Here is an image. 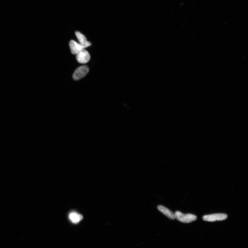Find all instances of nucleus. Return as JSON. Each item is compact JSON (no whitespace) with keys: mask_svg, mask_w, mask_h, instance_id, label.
I'll return each instance as SVG.
<instances>
[{"mask_svg":"<svg viewBox=\"0 0 248 248\" xmlns=\"http://www.w3.org/2000/svg\"><path fill=\"white\" fill-rule=\"evenodd\" d=\"M175 219L180 222L184 223H190L196 220L197 217L194 215L191 214H184L181 212L177 211L174 213Z\"/></svg>","mask_w":248,"mask_h":248,"instance_id":"f257e3e1","label":"nucleus"},{"mask_svg":"<svg viewBox=\"0 0 248 248\" xmlns=\"http://www.w3.org/2000/svg\"><path fill=\"white\" fill-rule=\"evenodd\" d=\"M69 45L71 53L76 54L81 50L91 46V43L90 42L87 41L86 43L82 44L76 42L75 41L71 40L70 41Z\"/></svg>","mask_w":248,"mask_h":248,"instance_id":"f03ea898","label":"nucleus"},{"mask_svg":"<svg viewBox=\"0 0 248 248\" xmlns=\"http://www.w3.org/2000/svg\"><path fill=\"white\" fill-rule=\"evenodd\" d=\"M89 71V69L87 65H83L79 67L74 72L73 78L75 80L81 79L84 77Z\"/></svg>","mask_w":248,"mask_h":248,"instance_id":"7ed1b4c3","label":"nucleus"},{"mask_svg":"<svg viewBox=\"0 0 248 248\" xmlns=\"http://www.w3.org/2000/svg\"><path fill=\"white\" fill-rule=\"evenodd\" d=\"M227 214L224 213H216L205 215L203 217L204 221L208 222H215L225 220L227 218Z\"/></svg>","mask_w":248,"mask_h":248,"instance_id":"20e7f679","label":"nucleus"},{"mask_svg":"<svg viewBox=\"0 0 248 248\" xmlns=\"http://www.w3.org/2000/svg\"><path fill=\"white\" fill-rule=\"evenodd\" d=\"M76 59L78 62L80 63H88L91 59V56L88 52L83 49L76 54Z\"/></svg>","mask_w":248,"mask_h":248,"instance_id":"39448f33","label":"nucleus"},{"mask_svg":"<svg viewBox=\"0 0 248 248\" xmlns=\"http://www.w3.org/2000/svg\"><path fill=\"white\" fill-rule=\"evenodd\" d=\"M157 208V209L160 212H161L162 213L165 215L169 218L173 219V220L175 219L174 213L172 211H171L168 208L161 205L158 206Z\"/></svg>","mask_w":248,"mask_h":248,"instance_id":"423d86ee","label":"nucleus"},{"mask_svg":"<svg viewBox=\"0 0 248 248\" xmlns=\"http://www.w3.org/2000/svg\"><path fill=\"white\" fill-rule=\"evenodd\" d=\"M69 219L74 223H78L82 220L83 216L76 212H72L69 215Z\"/></svg>","mask_w":248,"mask_h":248,"instance_id":"0eeeda50","label":"nucleus"},{"mask_svg":"<svg viewBox=\"0 0 248 248\" xmlns=\"http://www.w3.org/2000/svg\"><path fill=\"white\" fill-rule=\"evenodd\" d=\"M75 33L80 43L83 44L87 42V41L86 37L80 32L77 31Z\"/></svg>","mask_w":248,"mask_h":248,"instance_id":"6e6552de","label":"nucleus"}]
</instances>
